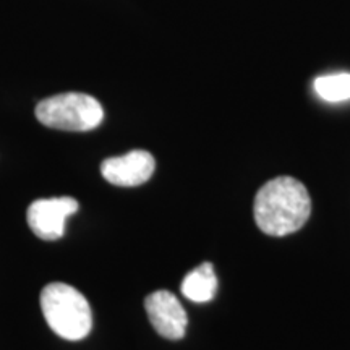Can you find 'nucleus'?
Masks as SVG:
<instances>
[{
	"label": "nucleus",
	"mask_w": 350,
	"mask_h": 350,
	"mask_svg": "<svg viewBox=\"0 0 350 350\" xmlns=\"http://www.w3.org/2000/svg\"><path fill=\"white\" fill-rule=\"evenodd\" d=\"M253 214L261 232L284 237L305 226L312 214V198L297 178L278 177L260 188Z\"/></svg>",
	"instance_id": "1"
},
{
	"label": "nucleus",
	"mask_w": 350,
	"mask_h": 350,
	"mask_svg": "<svg viewBox=\"0 0 350 350\" xmlns=\"http://www.w3.org/2000/svg\"><path fill=\"white\" fill-rule=\"evenodd\" d=\"M41 310L51 329L67 340L85 339L93 327L90 304L68 284H47L41 292Z\"/></svg>",
	"instance_id": "2"
},
{
	"label": "nucleus",
	"mask_w": 350,
	"mask_h": 350,
	"mask_svg": "<svg viewBox=\"0 0 350 350\" xmlns=\"http://www.w3.org/2000/svg\"><path fill=\"white\" fill-rule=\"evenodd\" d=\"M36 117L49 129L90 131L103 124L104 109L99 100L90 94L64 93L38 103Z\"/></svg>",
	"instance_id": "3"
},
{
	"label": "nucleus",
	"mask_w": 350,
	"mask_h": 350,
	"mask_svg": "<svg viewBox=\"0 0 350 350\" xmlns=\"http://www.w3.org/2000/svg\"><path fill=\"white\" fill-rule=\"evenodd\" d=\"M78 211V201L72 196L36 200L29 204L26 219L29 229L42 240H57L65 234L67 217Z\"/></svg>",
	"instance_id": "4"
},
{
	"label": "nucleus",
	"mask_w": 350,
	"mask_h": 350,
	"mask_svg": "<svg viewBox=\"0 0 350 350\" xmlns=\"http://www.w3.org/2000/svg\"><path fill=\"white\" fill-rule=\"evenodd\" d=\"M144 308L157 334L170 340H178L185 336L188 325L187 312L172 292H152L144 300Z\"/></svg>",
	"instance_id": "5"
},
{
	"label": "nucleus",
	"mask_w": 350,
	"mask_h": 350,
	"mask_svg": "<svg viewBox=\"0 0 350 350\" xmlns=\"http://www.w3.org/2000/svg\"><path fill=\"white\" fill-rule=\"evenodd\" d=\"M156 161L151 152L135 150L124 156L107 157L100 164V174L109 183L117 187H138L152 177Z\"/></svg>",
	"instance_id": "6"
},
{
	"label": "nucleus",
	"mask_w": 350,
	"mask_h": 350,
	"mask_svg": "<svg viewBox=\"0 0 350 350\" xmlns=\"http://www.w3.org/2000/svg\"><path fill=\"white\" fill-rule=\"evenodd\" d=\"M180 288L183 297L188 300L196 304L211 301L217 292V275L214 273V266L206 261L190 271L182 281Z\"/></svg>",
	"instance_id": "7"
},
{
	"label": "nucleus",
	"mask_w": 350,
	"mask_h": 350,
	"mask_svg": "<svg viewBox=\"0 0 350 350\" xmlns=\"http://www.w3.org/2000/svg\"><path fill=\"white\" fill-rule=\"evenodd\" d=\"M314 91L327 103H342L350 99V73L318 77L313 83Z\"/></svg>",
	"instance_id": "8"
}]
</instances>
